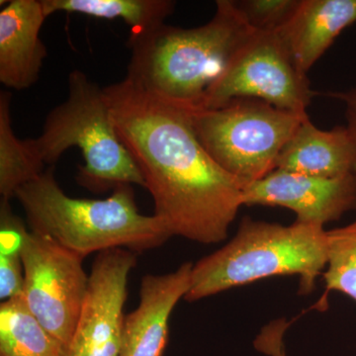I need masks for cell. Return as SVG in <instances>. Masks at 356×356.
Here are the masks:
<instances>
[{
    "label": "cell",
    "mask_w": 356,
    "mask_h": 356,
    "mask_svg": "<svg viewBox=\"0 0 356 356\" xmlns=\"http://www.w3.org/2000/svg\"><path fill=\"white\" fill-rule=\"evenodd\" d=\"M117 132L154 200V216L177 236L214 245L228 238L245 186L199 140L191 108L152 95L129 79L104 88Z\"/></svg>",
    "instance_id": "6da1fadb"
},
{
    "label": "cell",
    "mask_w": 356,
    "mask_h": 356,
    "mask_svg": "<svg viewBox=\"0 0 356 356\" xmlns=\"http://www.w3.org/2000/svg\"><path fill=\"white\" fill-rule=\"evenodd\" d=\"M254 31L234 0H219L212 19L199 27L163 23L130 35L126 79L152 95L197 108L229 58Z\"/></svg>",
    "instance_id": "7a4b0ae2"
},
{
    "label": "cell",
    "mask_w": 356,
    "mask_h": 356,
    "mask_svg": "<svg viewBox=\"0 0 356 356\" xmlns=\"http://www.w3.org/2000/svg\"><path fill=\"white\" fill-rule=\"evenodd\" d=\"M33 233L46 236L86 259L93 252L126 248L143 252L172 238L156 216L140 214L133 185H119L108 198H72L60 188L55 166L15 194Z\"/></svg>",
    "instance_id": "3957f363"
},
{
    "label": "cell",
    "mask_w": 356,
    "mask_h": 356,
    "mask_svg": "<svg viewBox=\"0 0 356 356\" xmlns=\"http://www.w3.org/2000/svg\"><path fill=\"white\" fill-rule=\"evenodd\" d=\"M327 231L321 227L277 224L245 217L226 245L193 264L184 300L196 302L273 276H299V294L308 295L324 273Z\"/></svg>",
    "instance_id": "277c9868"
},
{
    "label": "cell",
    "mask_w": 356,
    "mask_h": 356,
    "mask_svg": "<svg viewBox=\"0 0 356 356\" xmlns=\"http://www.w3.org/2000/svg\"><path fill=\"white\" fill-rule=\"evenodd\" d=\"M67 98L44 120L36 139L24 140L40 165L55 166L70 147H79L84 165L76 180L93 192L114 191L119 185L146 186L140 168L117 132L104 88L83 72L74 70L67 79Z\"/></svg>",
    "instance_id": "5b68a950"
},
{
    "label": "cell",
    "mask_w": 356,
    "mask_h": 356,
    "mask_svg": "<svg viewBox=\"0 0 356 356\" xmlns=\"http://www.w3.org/2000/svg\"><path fill=\"white\" fill-rule=\"evenodd\" d=\"M191 111L194 131L211 158L245 187L275 170L283 147L309 117L254 98Z\"/></svg>",
    "instance_id": "8992f818"
},
{
    "label": "cell",
    "mask_w": 356,
    "mask_h": 356,
    "mask_svg": "<svg viewBox=\"0 0 356 356\" xmlns=\"http://www.w3.org/2000/svg\"><path fill=\"white\" fill-rule=\"evenodd\" d=\"M316 92L293 62L280 32L254 31L229 58L197 108L254 98L276 108L306 114Z\"/></svg>",
    "instance_id": "52a82bcc"
},
{
    "label": "cell",
    "mask_w": 356,
    "mask_h": 356,
    "mask_svg": "<svg viewBox=\"0 0 356 356\" xmlns=\"http://www.w3.org/2000/svg\"><path fill=\"white\" fill-rule=\"evenodd\" d=\"M20 254L26 305L65 353L88 292L89 275L84 271L83 259L27 228L22 234Z\"/></svg>",
    "instance_id": "ba28073f"
},
{
    "label": "cell",
    "mask_w": 356,
    "mask_h": 356,
    "mask_svg": "<svg viewBox=\"0 0 356 356\" xmlns=\"http://www.w3.org/2000/svg\"><path fill=\"white\" fill-rule=\"evenodd\" d=\"M135 252L111 248L96 255L76 331L65 356H119L128 278Z\"/></svg>",
    "instance_id": "9c48e42d"
},
{
    "label": "cell",
    "mask_w": 356,
    "mask_h": 356,
    "mask_svg": "<svg viewBox=\"0 0 356 356\" xmlns=\"http://www.w3.org/2000/svg\"><path fill=\"white\" fill-rule=\"evenodd\" d=\"M243 205L287 208L295 222L324 228L356 210V175L325 178L274 170L245 187Z\"/></svg>",
    "instance_id": "30bf717a"
},
{
    "label": "cell",
    "mask_w": 356,
    "mask_h": 356,
    "mask_svg": "<svg viewBox=\"0 0 356 356\" xmlns=\"http://www.w3.org/2000/svg\"><path fill=\"white\" fill-rule=\"evenodd\" d=\"M192 262L165 274H147L140 281L139 305L125 316L119 356H163L175 306L191 288Z\"/></svg>",
    "instance_id": "8fae6325"
},
{
    "label": "cell",
    "mask_w": 356,
    "mask_h": 356,
    "mask_svg": "<svg viewBox=\"0 0 356 356\" xmlns=\"http://www.w3.org/2000/svg\"><path fill=\"white\" fill-rule=\"evenodd\" d=\"M42 0H13L0 11V83L24 90L38 81L47 57L40 31L47 19Z\"/></svg>",
    "instance_id": "7c38bea8"
},
{
    "label": "cell",
    "mask_w": 356,
    "mask_h": 356,
    "mask_svg": "<svg viewBox=\"0 0 356 356\" xmlns=\"http://www.w3.org/2000/svg\"><path fill=\"white\" fill-rule=\"evenodd\" d=\"M275 170L325 178L356 175V134L348 125L321 130L307 117L281 151Z\"/></svg>",
    "instance_id": "4fadbf2b"
},
{
    "label": "cell",
    "mask_w": 356,
    "mask_h": 356,
    "mask_svg": "<svg viewBox=\"0 0 356 356\" xmlns=\"http://www.w3.org/2000/svg\"><path fill=\"white\" fill-rule=\"evenodd\" d=\"M355 22L356 0H301L280 34L297 69L307 76L339 34Z\"/></svg>",
    "instance_id": "5bb4252c"
},
{
    "label": "cell",
    "mask_w": 356,
    "mask_h": 356,
    "mask_svg": "<svg viewBox=\"0 0 356 356\" xmlns=\"http://www.w3.org/2000/svg\"><path fill=\"white\" fill-rule=\"evenodd\" d=\"M47 17L57 13H79L104 19H122L131 35L163 24L175 8L172 0H42Z\"/></svg>",
    "instance_id": "9a60e30c"
},
{
    "label": "cell",
    "mask_w": 356,
    "mask_h": 356,
    "mask_svg": "<svg viewBox=\"0 0 356 356\" xmlns=\"http://www.w3.org/2000/svg\"><path fill=\"white\" fill-rule=\"evenodd\" d=\"M0 356H65V353L23 297H18L0 306Z\"/></svg>",
    "instance_id": "2e32d148"
},
{
    "label": "cell",
    "mask_w": 356,
    "mask_h": 356,
    "mask_svg": "<svg viewBox=\"0 0 356 356\" xmlns=\"http://www.w3.org/2000/svg\"><path fill=\"white\" fill-rule=\"evenodd\" d=\"M11 95L0 92V194L10 201L23 185L43 173L40 165L28 151L24 140L14 134L11 121Z\"/></svg>",
    "instance_id": "e0dca14e"
},
{
    "label": "cell",
    "mask_w": 356,
    "mask_h": 356,
    "mask_svg": "<svg viewBox=\"0 0 356 356\" xmlns=\"http://www.w3.org/2000/svg\"><path fill=\"white\" fill-rule=\"evenodd\" d=\"M327 261L323 276L325 292L316 304L327 308L330 292L343 293L356 302V220L346 226L327 231Z\"/></svg>",
    "instance_id": "ac0fdd59"
},
{
    "label": "cell",
    "mask_w": 356,
    "mask_h": 356,
    "mask_svg": "<svg viewBox=\"0 0 356 356\" xmlns=\"http://www.w3.org/2000/svg\"><path fill=\"white\" fill-rule=\"evenodd\" d=\"M24 222L14 214L9 200L0 203V299L23 296L24 266L20 254Z\"/></svg>",
    "instance_id": "d6986e66"
},
{
    "label": "cell",
    "mask_w": 356,
    "mask_h": 356,
    "mask_svg": "<svg viewBox=\"0 0 356 356\" xmlns=\"http://www.w3.org/2000/svg\"><path fill=\"white\" fill-rule=\"evenodd\" d=\"M235 4L255 31L280 32L292 19L301 0H240Z\"/></svg>",
    "instance_id": "ffe728a7"
},
{
    "label": "cell",
    "mask_w": 356,
    "mask_h": 356,
    "mask_svg": "<svg viewBox=\"0 0 356 356\" xmlns=\"http://www.w3.org/2000/svg\"><path fill=\"white\" fill-rule=\"evenodd\" d=\"M289 327L290 323L284 318L267 324L255 337V350L268 356H287L284 337Z\"/></svg>",
    "instance_id": "44dd1931"
},
{
    "label": "cell",
    "mask_w": 356,
    "mask_h": 356,
    "mask_svg": "<svg viewBox=\"0 0 356 356\" xmlns=\"http://www.w3.org/2000/svg\"><path fill=\"white\" fill-rule=\"evenodd\" d=\"M327 95L343 103L348 126L356 134V88L348 90L330 91Z\"/></svg>",
    "instance_id": "7402d4cb"
}]
</instances>
